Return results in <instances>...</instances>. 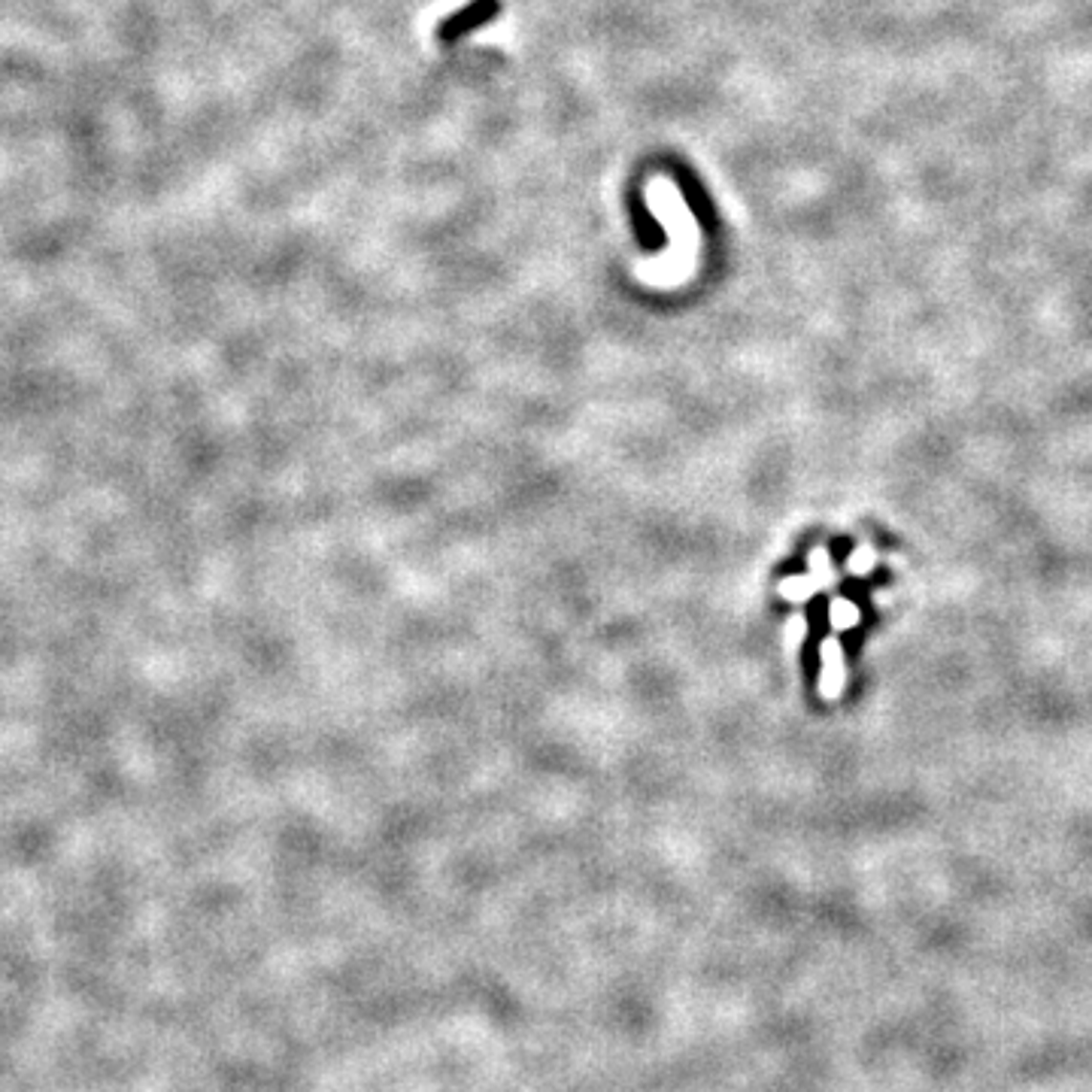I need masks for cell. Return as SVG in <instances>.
Returning a JSON list of instances; mask_svg holds the SVG:
<instances>
[{"label": "cell", "instance_id": "obj_1", "mask_svg": "<svg viewBox=\"0 0 1092 1092\" xmlns=\"http://www.w3.org/2000/svg\"><path fill=\"white\" fill-rule=\"evenodd\" d=\"M822 658H826V671H822V695H837L840 677H844V665H840V650H837L835 640H829L826 647H822Z\"/></svg>", "mask_w": 1092, "mask_h": 1092}, {"label": "cell", "instance_id": "obj_2", "mask_svg": "<svg viewBox=\"0 0 1092 1092\" xmlns=\"http://www.w3.org/2000/svg\"><path fill=\"white\" fill-rule=\"evenodd\" d=\"M816 586H819L816 577H808V580H786V583L780 586V595L792 598V601H801V598H808Z\"/></svg>", "mask_w": 1092, "mask_h": 1092}, {"label": "cell", "instance_id": "obj_3", "mask_svg": "<svg viewBox=\"0 0 1092 1092\" xmlns=\"http://www.w3.org/2000/svg\"><path fill=\"white\" fill-rule=\"evenodd\" d=\"M856 619H858V613L853 611V604H844V601H837V604H835L832 622L837 625V629H847V625H853Z\"/></svg>", "mask_w": 1092, "mask_h": 1092}, {"label": "cell", "instance_id": "obj_4", "mask_svg": "<svg viewBox=\"0 0 1092 1092\" xmlns=\"http://www.w3.org/2000/svg\"><path fill=\"white\" fill-rule=\"evenodd\" d=\"M874 565V552L868 549V546H862L856 552V556L850 559V570H856V574H865V570Z\"/></svg>", "mask_w": 1092, "mask_h": 1092}]
</instances>
